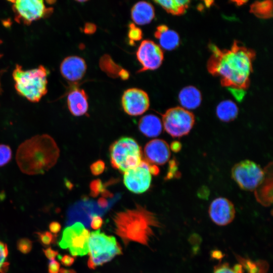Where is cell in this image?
Instances as JSON below:
<instances>
[{"mask_svg": "<svg viewBox=\"0 0 273 273\" xmlns=\"http://www.w3.org/2000/svg\"><path fill=\"white\" fill-rule=\"evenodd\" d=\"M209 48L211 55L207 65L208 72L220 78L222 86L229 89H247L253 71L255 51L237 40L233 42L229 49H220L212 43L209 44Z\"/></svg>", "mask_w": 273, "mask_h": 273, "instance_id": "1", "label": "cell"}, {"mask_svg": "<svg viewBox=\"0 0 273 273\" xmlns=\"http://www.w3.org/2000/svg\"><path fill=\"white\" fill-rule=\"evenodd\" d=\"M112 219L115 233L125 246L130 242L148 246L155 235L154 229L161 227L155 214L139 204L116 212Z\"/></svg>", "mask_w": 273, "mask_h": 273, "instance_id": "2", "label": "cell"}, {"mask_svg": "<svg viewBox=\"0 0 273 273\" xmlns=\"http://www.w3.org/2000/svg\"><path fill=\"white\" fill-rule=\"evenodd\" d=\"M60 151L49 135H36L23 142L16 153L17 163L21 171L29 175L43 174L53 167Z\"/></svg>", "mask_w": 273, "mask_h": 273, "instance_id": "3", "label": "cell"}, {"mask_svg": "<svg viewBox=\"0 0 273 273\" xmlns=\"http://www.w3.org/2000/svg\"><path fill=\"white\" fill-rule=\"evenodd\" d=\"M49 71L43 65L24 70L17 64L12 76L18 94L31 102H38L48 91V75Z\"/></svg>", "mask_w": 273, "mask_h": 273, "instance_id": "4", "label": "cell"}, {"mask_svg": "<svg viewBox=\"0 0 273 273\" xmlns=\"http://www.w3.org/2000/svg\"><path fill=\"white\" fill-rule=\"evenodd\" d=\"M88 249L87 265L90 269H95L122 254V248L115 238L102 233L100 230L90 233Z\"/></svg>", "mask_w": 273, "mask_h": 273, "instance_id": "5", "label": "cell"}, {"mask_svg": "<svg viewBox=\"0 0 273 273\" xmlns=\"http://www.w3.org/2000/svg\"><path fill=\"white\" fill-rule=\"evenodd\" d=\"M109 155L112 167L123 173L136 167L143 160L141 147L129 137H122L113 142Z\"/></svg>", "mask_w": 273, "mask_h": 273, "instance_id": "6", "label": "cell"}, {"mask_svg": "<svg viewBox=\"0 0 273 273\" xmlns=\"http://www.w3.org/2000/svg\"><path fill=\"white\" fill-rule=\"evenodd\" d=\"M162 122L165 131L173 138L188 134L195 123L193 114L188 110L175 107L170 108L162 115Z\"/></svg>", "mask_w": 273, "mask_h": 273, "instance_id": "7", "label": "cell"}, {"mask_svg": "<svg viewBox=\"0 0 273 273\" xmlns=\"http://www.w3.org/2000/svg\"><path fill=\"white\" fill-rule=\"evenodd\" d=\"M89 236L90 232L84 225L76 222L64 229L59 245L62 249H68L74 257L82 256L88 253Z\"/></svg>", "mask_w": 273, "mask_h": 273, "instance_id": "8", "label": "cell"}, {"mask_svg": "<svg viewBox=\"0 0 273 273\" xmlns=\"http://www.w3.org/2000/svg\"><path fill=\"white\" fill-rule=\"evenodd\" d=\"M15 20L20 24L30 25L32 22L49 16L53 11L42 0L10 1Z\"/></svg>", "mask_w": 273, "mask_h": 273, "instance_id": "9", "label": "cell"}, {"mask_svg": "<svg viewBox=\"0 0 273 273\" xmlns=\"http://www.w3.org/2000/svg\"><path fill=\"white\" fill-rule=\"evenodd\" d=\"M232 176L241 189L253 191L263 180L264 171L255 162L245 160L233 166Z\"/></svg>", "mask_w": 273, "mask_h": 273, "instance_id": "10", "label": "cell"}, {"mask_svg": "<svg viewBox=\"0 0 273 273\" xmlns=\"http://www.w3.org/2000/svg\"><path fill=\"white\" fill-rule=\"evenodd\" d=\"M149 167L150 163L143 159L136 167L124 173L123 183L129 191L141 194L149 189L152 180Z\"/></svg>", "mask_w": 273, "mask_h": 273, "instance_id": "11", "label": "cell"}, {"mask_svg": "<svg viewBox=\"0 0 273 273\" xmlns=\"http://www.w3.org/2000/svg\"><path fill=\"white\" fill-rule=\"evenodd\" d=\"M136 56L142 68L139 72L158 69L162 64L164 59L161 48L154 41L145 39L139 46Z\"/></svg>", "mask_w": 273, "mask_h": 273, "instance_id": "12", "label": "cell"}, {"mask_svg": "<svg viewBox=\"0 0 273 273\" xmlns=\"http://www.w3.org/2000/svg\"><path fill=\"white\" fill-rule=\"evenodd\" d=\"M121 104L125 113L131 116H138L145 113L150 106L147 93L138 88H131L123 93Z\"/></svg>", "mask_w": 273, "mask_h": 273, "instance_id": "13", "label": "cell"}, {"mask_svg": "<svg viewBox=\"0 0 273 273\" xmlns=\"http://www.w3.org/2000/svg\"><path fill=\"white\" fill-rule=\"evenodd\" d=\"M211 220L216 224L224 226L234 219L236 210L234 204L229 199L219 197L211 203L208 210Z\"/></svg>", "mask_w": 273, "mask_h": 273, "instance_id": "14", "label": "cell"}, {"mask_svg": "<svg viewBox=\"0 0 273 273\" xmlns=\"http://www.w3.org/2000/svg\"><path fill=\"white\" fill-rule=\"evenodd\" d=\"M146 160L154 165L166 163L170 156V147L161 139H154L148 142L144 148Z\"/></svg>", "mask_w": 273, "mask_h": 273, "instance_id": "15", "label": "cell"}, {"mask_svg": "<svg viewBox=\"0 0 273 273\" xmlns=\"http://www.w3.org/2000/svg\"><path fill=\"white\" fill-rule=\"evenodd\" d=\"M60 72L68 81L75 82L84 76L86 70V64L82 58L72 56L65 58L60 64Z\"/></svg>", "mask_w": 273, "mask_h": 273, "instance_id": "16", "label": "cell"}, {"mask_svg": "<svg viewBox=\"0 0 273 273\" xmlns=\"http://www.w3.org/2000/svg\"><path fill=\"white\" fill-rule=\"evenodd\" d=\"M264 176L260 184L254 190L257 201L265 206H269L272 202V163L264 169Z\"/></svg>", "mask_w": 273, "mask_h": 273, "instance_id": "17", "label": "cell"}, {"mask_svg": "<svg viewBox=\"0 0 273 273\" xmlns=\"http://www.w3.org/2000/svg\"><path fill=\"white\" fill-rule=\"evenodd\" d=\"M67 101L69 110L74 116H80L87 112V96L83 89L75 87L71 90Z\"/></svg>", "mask_w": 273, "mask_h": 273, "instance_id": "18", "label": "cell"}, {"mask_svg": "<svg viewBox=\"0 0 273 273\" xmlns=\"http://www.w3.org/2000/svg\"><path fill=\"white\" fill-rule=\"evenodd\" d=\"M155 17L154 8L150 3L140 1L135 4L131 10V18L134 23L144 25L150 23Z\"/></svg>", "mask_w": 273, "mask_h": 273, "instance_id": "19", "label": "cell"}, {"mask_svg": "<svg viewBox=\"0 0 273 273\" xmlns=\"http://www.w3.org/2000/svg\"><path fill=\"white\" fill-rule=\"evenodd\" d=\"M155 37L159 39L160 46L166 50H172L179 44L178 33L170 30L165 25H160L157 27L154 33Z\"/></svg>", "mask_w": 273, "mask_h": 273, "instance_id": "20", "label": "cell"}, {"mask_svg": "<svg viewBox=\"0 0 273 273\" xmlns=\"http://www.w3.org/2000/svg\"><path fill=\"white\" fill-rule=\"evenodd\" d=\"M139 127L140 130L146 136L154 138L161 133L162 124L158 117L153 114H148L141 118Z\"/></svg>", "mask_w": 273, "mask_h": 273, "instance_id": "21", "label": "cell"}, {"mask_svg": "<svg viewBox=\"0 0 273 273\" xmlns=\"http://www.w3.org/2000/svg\"><path fill=\"white\" fill-rule=\"evenodd\" d=\"M178 99L183 108L195 109L201 104L202 96L200 92L196 87L188 86L180 90Z\"/></svg>", "mask_w": 273, "mask_h": 273, "instance_id": "22", "label": "cell"}, {"mask_svg": "<svg viewBox=\"0 0 273 273\" xmlns=\"http://www.w3.org/2000/svg\"><path fill=\"white\" fill-rule=\"evenodd\" d=\"M238 108L236 104L231 100L221 102L216 107V115L223 122L234 120L238 114Z\"/></svg>", "mask_w": 273, "mask_h": 273, "instance_id": "23", "label": "cell"}, {"mask_svg": "<svg viewBox=\"0 0 273 273\" xmlns=\"http://www.w3.org/2000/svg\"><path fill=\"white\" fill-rule=\"evenodd\" d=\"M167 13L173 15L183 14L188 9L190 1L183 0L154 1Z\"/></svg>", "mask_w": 273, "mask_h": 273, "instance_id": "24", "label": "cell"}, {"mask_svg": "<svg viewBox=\"0 0 273 273\" xmlns=\"http://www.w3.org/2000/svg\"><path fill=\"white\" fill-rule=\"evenodd\" d=\"M250 12L260 18H270L272 16V2L271 1L255 2L250 6Z\"/></svg>", "mask_w": 273, "mask_h": 273, "instance_id": "25", "label": "cell"}, {"mask_svg": "<svg viewBox=\"0 0 273 273\" xmlns=\"http://www.w3.org/2000/svg\"><path fill=\"white\" fill-rule=\"evenodd\" d=\"M238 260L243 269L247 273H266L268 268L267 264L263 261H253L249 259L239 257Z\"/></svg>", "mask_w": 273, "mask_h": 273, "instance_id": "26", "label": "cell"}, {"mask_svg": "<svg viewBox=\"0 0 273 273\" xmlns=\"http://www.w3.org/2000/svg\"><path fill=\"white\" fill-rule=\"evenodd\" d=\"M213 273H245L240 264L230 266L228 263L220 264L214 268Z\"/></svg>", "mask_w": 273, "mask_h": 273, "instance_id": "27", "label": "cell"}, {"mask_svg": "<svg viewBox=\"0 0 273 273\" xmlns=\"http://www.w3.org/2000/svg\"><path fill=\"white\" fill-rule=\"evenodd\" d=\"M8 253L7 244L0 241V273H6L9 269L10 263L6 261Z\"/></svg>", "mask_w": 273, "mask_h": 273, "instance_id": "28", "label": "cell"}, {"mask_svg": "<svg viewBox=\"0 0 273 273\" xmlns=\"http://www.w3.org/2000/svg\"><path fill=\"white\" fill-rule=\"evenodd\" d=\"M38 241L44 247H50L52 244H54L57 240L56 235H53L51 232L45 231L36 232Z\"/></svg>", "mask_w": 273, "mask_h": 273, "instance_id": "29", "label": "cell"}, {"mask_svg": "<svg viewBox=\"0 0 273 273\" xmlns=\"http://www.w3.org/2000/svg\"><path fill=\"white\" fill-rule=\"evenodd\" d=\"M12 156L11 148L8 145L0 144V167L8 163L12 159Z\"/></svg>", "mask_w": 273, "mask_h": 273, "instance_id": "30", "label": "cell"}, {"mask_svg": "<svg viewBox=\"0 0 273 273\" xmlns=\"http://www.w3.org/2000/svg\"><path fill=\"white\" fill-rule=\"evenodd\" d=\"M17 248L22 253L28 254L32 248V242L26 238H21L17 242Z\"/></svg>", "mask_w": 273, "mask_h": 273, "instance_id": "31", "label": "cell"}, {"mask_svg": "<svg viewBox=\"0 0 273 273\" xmlns=\"http://www.w3.org/2000/svg\"><path fill=\"white\" fill-rule=\"evenodd\" d=\"M142 31L134 24L131 23L129 25L128 36L131 41H139L142 38Z\"/></svg>", "mask_w": 273, "mask_h": 273, "instance_id": "32", "label": "cell"}, {"mask_svg": "<svg viewBox=\"0 0 273 273\" xmlns=\"http://www.w3.org/2000/svg\"><path fill=\"white\" fill-rule=\"evenodd\" d=\"M179 176L180 173L177 170V161L175 159L172 160L169 163V167L166 178L170 179L174 177H177Z\"/></svg>", "mask_w": 273, "mask_h": 273, "instance_id": "33", "label": "cell"}, {"mask_svg": "<svg viewBox=\"0 0 273 273\" xmlns=\"http://www.w3.org/2000/svg\"><path fill=\"white\" fill-rule=\"evenodd\" d=\"M105 168V164L102 160H98L94 162L90 166L92 173L95 175L101 174Z\"/></svg>", "mask_w": 273, "mask_h": 273, "instance_id": "34", "label": "cell"}, {"mask_svg": "<svg viewBox=\"0 0 273 273\" xmlns=\"http://www.w3.org/2000/svg\"><path fill=\"white\" fill-rule=\"evenodd\" d=\"M103 223L102 218L99 215H94L92 217L90 226L94 230L100 229Z\"/></svg>", "mask_w": 273, "mask_h": 273, "instance_id": "35", "label": "cell"}, {"mask_svg": "<svg viewBox=\"0 0 273 273\" xmlns=\"http://www.w3.org/2000/svg\"><path fill=\"white\" fill-rule=\"evenodd\" d=\"M60 268V263L55 259L50 260L48 265L49 273H59Z\"/></svg>", "mask_w": 273, "mask_h": 273, "instance_id": "36", "label": "cell"}, {"mask_svg": "<svg viewBox=\"0 0 273 273\" xmlns=\"http://www.w3.org/2000/svg\"><path fill=\"white\" fill-rule=\"evenodd\" d=\"M42 251L46 257L50 260L55 259V257L59 255L58 251L53 250L51 247H48Z\"/></svg>", "mask_w": 273, "mask_h": 273, "instance_id": "37", "label": "cell"}, {"mask_svg": "<svg viewBox=\"0 0 273 273\" xmlns=\"http://www.w3.org/2000/svg\"><path fill=\"white\" fill-rule=\"evenodd\" d=\"M75 257L69 255H64L61 259V263L65 266H70L74 263Z\"/></svg>", "mask_w": 273, "mask_h": 273, "instance_id": "38", "label": "cell"}, {"mask_svg": "<svg viewBox=\"0 0 273 273\" xmlns=\"http://www.w3.org/2000/svg\"><path fill=\"white\" fill-rule=\"evenodd\" d=\"M49 230L54 235H57L61 229V225L59 222L52 221L49 224Z\"/></svg>", "mask_w": 273, "mask_h": 273, "instance_id": "39", "label": "cell"}, {"mask_svg": "<svg viewBox=\"0 0 273 273\" xmlns=\"http://www.w3.org/2000/svg\"><path fill=\"white\" fill-rule=\"evenodd\" d=\"M181 148V144L178 141H173L171 143L170 149L174 152H177L180 150Z\"/></svg>", "mask_w": 273, "mask_h": 273, "instance_id": "40", "label": "cell"}, {"mask_svg": "<svg viewBox=\"0 0 273 273\" xmlns=\"http://www.w3.org/2000/svg\"><path fill=\"white\" fill-rule=\"evenodd\" d=\"M96 26L94 24L87 23L84 27V32L86 33H92L96 31Z\"/></svg>", "mask_w": 273, "mask_h": 273, "instance_id": "41", "label": "cell"}, {"mask_svg": "<svg viewBox=\"0 0 273 273\" xmlns=\"http://www.w3.org/2000/svg\"><path fill=\"white\" fill-rule=\"evenodd\" d=\"M149 168L151 174L157 175L159 172V169L158 167L155 165H151L150 164Z\"/></svg>", "mask_w": 273, "mask_h": 273, "instance_id": "42", "label": "cell"}, {"mask_svg": "<svg viewBox=\"0 0 273 273\" xmlns=\"http://www.w3.org/2000/svg\"><path fill=\"white\" fill-rule=\"evenodd\" d=\"M59 273H76V272L72 269L61 268L60 269Z\"/></svg>", "mask_w": 273, "mask_h": 273, "instance_id": "43", "label": "cell"}, {"mask_svg": "<svg viewBox=\"0 0 273 273\" xmlns=\"http://www.w3.org/2000/svg\"><path fill=\"white\" fill-rule=\"evenodd\" d=\"M5 71V70H1V72H0V78H1V75L3 73H4V71ZM2 93V87H1V84L0 83V94Z\"/></svg>", "mask_w": 273, "mask_h": 273, "instance_id": "44", "label": "cell"}, {"mask_svg": "<svg viewBox=\"0 0 273 273\" xmlns=\"http://www.w3.org/2000/svg\"><path fill=\"white\" fill-rule=\"evenodd\" d=\"M2 43V41L0 39V44ZM2 54H0V58L2 57Z\"/></svg>", "mask_w": 273, "mask_h": 273, "instance_id": "45", "label": "cell"}]
</instances>
